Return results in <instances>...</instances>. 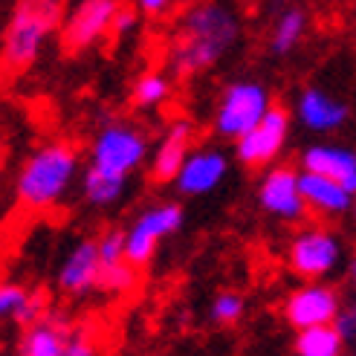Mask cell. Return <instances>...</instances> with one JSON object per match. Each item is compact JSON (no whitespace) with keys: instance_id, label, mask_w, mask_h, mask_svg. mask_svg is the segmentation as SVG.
Returning a JSON list of instances; mask_svg holds the SVG:
<instances>
[{"instance_id":"6da1fadb","label":"cell","mask_w":356,"mask_h":356,"mask_svg":"<svg viewBox=\"0 0 356 356\" xmlns=\"http://www.w3.org/2000/svg\"><path fill=\"white\" fill-rule=\"evenodd\" d=\"M243 24L232 3L197 0L177 17L174 35L165 47V70L174 79H197L229 58L241 44Z\"/></svg>"},{"instance_id":"7a4b0ae2","label":"cell","mask_w":356,"mask_h":356,"mask_svg":"<svg viewBox=\"0 0 356 356\" xmlns=\"http://www.w3.org/2000/svg\"><path fill=\"white\" fill-rule=\"evenodd\" d=\"M81 171V154L73 142L52 139L35 148L15 180V197L26 211H49L67 200Z\"/></svg>"},{"instance_id":"3957f363","label":"cell","mask_w":356,"mask_h":356,"mask_svg":"<svg viewBox=\"0 0 356 356\" xmlns=\"http://www.w3.org/2000/svg\"><path fill=\"white\" fill-rule=\"evenodd\" d=\"M64 0H15L6 17L0 58L9 70H29L47 49V41L64 24Z\"/></svg>"},{"instance_id":"277c9868","label":"cell","mask_w":356,"mask_h":356,"mask_svg":"<svg viewBox=\"0 0 356 356\" xmlns=\"http://www.w3.org/2000/svg\"><path fill=\"white\" fill-rule=\"evenodd\" d=\"M148 156H151L148 134L136 128L134 122L111 119L96 131L90 151H87V165L131 180V174H136L145 165Z\"/></svg>"},{"instance_id":"5b68a950","label":"cell","mask_w":356,"mask_h":356,"mask_svg":"<svg viewBox=\"0 0 356 356\" xmlns=\"http://www.w3.org/2000/svg\"><path fill=\"white\" fill-rule=\"evenodd\" d=\"M270 108H273L270 87L252 79H238L229 87H223V93L215 104V113H211V128H215L220 139H241L266 116Z\"/></svg>"},{"instance_id":"8992f818","label":"cell","mask_w":356,"mask_h":356,"mask_svg":"<svg viewBox=\"0 0 356 356\" xmlns=\"http://www.w3.org/2000/svg\"><path fill=\"white\" fill-rule=\"evenodd\" d=\"M183 223H186V211L180 203L163 200V203L145 206L131 220V226L124 229V258H128L136 270L148 266L156 255L159 243L180 232Z\"/></svg>"},{"instance_id":"52a82bcc","label":"cell","mask_w":356,"mask_h":356,"mask_svg":"<svg viewBox=\"0 0 356 356\" xmlns=\"http://www.w3.org/2000/svg\"><path fill=\"white\" fill-rule=\"evenodd\" d=\"M290 270L305 281H322L342 264V241L327 226H305L287 246Z\"/></svg>"},{"instance_id":"ba28073f","label":"cell","mask_w":356,"mask_h":356,"mask_svg":"<svg viewBox=\"0 0 356 356\" xmlns=\"http://www.w3.org/2000/svg\"><path fill=\"white\" fill-rule=\"evenodd\" d=\"M290 124L293 116L273 104L266 116L255 124L252 131H246L241 139H235V156L243 168H270L275 165V159L284 154L290 142Z\"/></svg>"},{"instance_id":"9c48e42d","label":"cell","mask_w":356,"mask_h":356,"mask_svg":"<svg viewBox=\"0 0 356 356\" xmlns=\"http://www.w3.org/2000/svg\"><path fill=\"white\" fill-rule=\"evenodd\" d=\"M122 0H76L61 24V44L67 52H87L99 47L113 29V17Z\"/></svg>"},{"instance_id":"30bf717a","label":"cell","mask_w":356,"mask_h":356,"mask_svg":"<svg viewBox=\"0 0 356 356\" xmlns=\"http://www.w3.org/2000/svg\"><path fill=\"white\" fill-rule=\"evenodd\" d=\"M258 206L270 218L298 223L307 215V200L301 194V171L293 165H270L258 180Z\"/></svg>"},{"instance_id":"8fae6325","label":"cell","mask_w":356,"mask_h":356,"mask_svg":"<svg viewBox=\"0 0 356 356\" xmlns=\"http://www.w3.org/2000/svg\"><path fill=\"white\" fill-rule=\"evenodd\" d=\"M339 313H342L339 290L325 281H305L284 301V318H287V325H293L296 330L333 325Z\"/></svg>"},{"instance_id":"7c38bea8","label":"cell","mask_w":356,"mask_h":356,"mask_svg":"<svg viewBox=\"0 0 356 356\" xmlns=\"http://www.w3.org/2000/svg\"><path fill=\"white\" fill-rule=\"evenodd\" d=\"M229 177V156L220 148H194L183 163L180 174L174 177V188L183 197H203L220 188Z\"/></svg>"},{"instance_id":"4fadbf2b","label":"cell","mask_w":356,"mask_h":356,"mask_svg":"<svg viewBox=\"0 0 356 356\" xmlns=\"http://www.w3.org/2000/svg\"><path fill=\"white\" fill-rule=\"evenodd\" d=\"M191 151H194V124L188 119H174L148 156V177L154 183H174V177L180 174Z\"/></svg>"},{"instance_id":"5bb4252c","label":"cell","mask_w":356,"mask_h":356,"mask_svg":"<svg viewBox=\"0 0 356 356\" xmlns=\"http://www.w3.org/2000/svg\"><path fill=\"white\" fill-rule=\"evenodd\" d=\"M296 119L310 134H333L348 124L350 108L339 96L322 90V87H305L296 96Z\"/></svg>"},{"instance_id":"9a60e30c","label":"cell","mask_w":356,"mask_h":356,"mask_svg":"<svg viewBox=\"0 0 356 356\" xmlns=\"http://www.w3.org/2000/svg\"><path fill=\"white\" fill-rule=\"evenodd\" d=\"M99 273H102V258H99V243L93 238L79 241L67 252V258L58 266L56 284L64 296H87L99 290Z\"/></svg>"},{"instance_id":"2e32d148","label":"cell","mask_w":356,"mask_h":356,"mask_svg":"<svg viewBox=\"0 0 356 356\" xmlns=\"http://www.w3.org/2000/svg\"><path fill=\"white\" fill-rule=\"evenodd\" d=\"M298 165H301V171L330 177V180L342 183L350 194H356V151H350V148L316 142V145H307L301 151Z\"/></svg>"},{"instance_id":"e0dca14e","label":"cell","mask_w":356,"mask_h":356,"mask_svg":"<svg viewBox=\"0 0 356 356\" xmlns=\"http://www.w3.org/2000/svg\"><path fill=\"white\" fill-rule=\"evenodd\" d=\"M301 194L307 200V209L318 218H342L353 206V194L342 183L313 171H301Z\"/></svg>"},{"instance_id":"ac0fdd59","label":"cell","mask_w":356,"mask_h":356,"mask_svg":"<svg viewBox=\"0 0 356 356\" xmlns=\"http://www.w3.org/2000/svg\"><path fill=\"white\" fill-rule=\"evenodd\" d=\"M70 330H73V325L61 313H47L41 322L24 327L17 356H64Z\"/></svg>"},{"instance_id":"d6986e66","label":"cell","mask_w":356,"mask_h":356,"mask_svg":"<svg viewBox=\"0 0 356 356\" xmlns=\"http://www.w3.org/2000/svg\"><path fill=\"white\" fill-rule=\"evenodd\" d=\"M124 191H128V177H116L93 165H87L81 171V197L96 209L116 206L124 197Z\"/></svg>"},{"instance_id":"ffe728a7","label":"cell","mask_w":356,"mask_h":356,"mask_svg":"<svg viewBox=\"0 0 356 356\" xmlns=\"http://www.w3.org/2000/svg\"><path fill=\"white\" fill-rule=\"evenodd\" d=\"M305 35H307V12L298 6H287L275 17V24L270 29V52L278 58L290 56L305 41Z\"/></svg>"},{"instance_id":"44dd1931","label":"cell","mask_w":356,"mask_h":356,"mask_svg":"<svg viewBox=\"0 0 356 356\" xmlns=\"http://www.w3.org/2000/svg\"><path fill=\"white\" fill-rule=\"evenodd\" d=\"M171 96H174V81H171V76L159 73V70H148V73H142L131 87V102H134V108H139V111L163 108V104L171 102Z\"/></svg>"},{"instance_id":"7402d4cb","label":"cell","mask_w":356,"mask_h":356,"mask_svg":"<svg viewBox=\"0 0 356 356\" xmlns=\"http://www.w3.org/2000/svg\"><path fill=\"white\" fill-rule=\"evenodd\" d=\"M345 336L336 330V325L307 327L296 333V356H342Z\"/></svg>"},{"instance_id":"603a6c76","label":"cell","mask_w":356,"mask_h":356,"mask_svg":"<svg viewBox=\"0 0 356 356\" xmlns=\"http://www.w3.org/2000/svg\"><path fill=\"white\" fill-rule=\"evenodd\" d=\"M139 281V270L124 258L116 264H102V273H99V290L111 293V296H124L136 287Z\"/></svg>"},{"instance_id":"cb8c5ba5","label":"cell","mask_w":356,"mask_h":356,"mask_svg":"<svg viewBox=\"0 0 356 356\" xmlns=\"http://www.w3.org/2000/svg\"><path fill=\"white\" fill-rule=\"evenodd\" d=\"M243 310H246L243 296H241V293H229V290H226V293L215 296L209 316H211V322H215V325L229 327V325H238V322H241V318H243Z\"/></svg>"},{"instance_id":"d4e9b609","label":"cell","mask_w":356,"mask_h":356,"mask_svg":"<svg viewBox=\"0 0 356 356\" xmlns=\"http://www.w3.org/2000/svg\"><path fill=\"white\" fill-rule=\"evenodd\" d=\"M26 298H29L26 287H21L15 281H0V318H12L15 322V316L21 313Z\"/></svg>"},{"instance_id":"484cf974","label":"cell","mask_w":356,"mask_h":356,"mask_svg":"<svg viewBox=\"0 0 356 356\" xmlns=\"http://www.w3.org/2000/svg\"><path fill=\"white\" fill-rule=\"evenodd\" d=\"M96 243H99V258H102V264L124 261V229H108L104 235L96 238Z\"/></svg>"},{"instance_id":"4316f807","label":"cell","mask_w":356,"mask_h":356,"mask_svg":"<svg viewBox=\"0 0 356 356\" xmlns=\"http://www.w3.org/2000/svg\"><path fill=\"white\" fill-rule=\"evenodd\" d=\"M139 21H142V12H139L134 3H119L111 35H113V38H119V41L131 38V35L139 29Z\"/></svg>"},{"instance_id":"83f0119b","label":"cell","mask_w":356,"mask_h":356,"mask_svg":"<svg viewBox=\"0 0 356 356\" xmlns=\"http://www.w3.org/2000/svg\"><path fill=\"white\" fill-rule=\"evenodd\" d=\"M64 356H99V345L84 327H73L67 336Z\"/></svg>"},{"instance_id":"f1b7e54d","label":"cell","mask_w":356,"mask_h":356,"mask_svg":"<svg viewBox=\"0 0 356 356\" xmlns=\"http://www.w3.org/2000/svg\"><path fill=\"white\" fill-rule=\"evenodd\" d=\"M336 330H339L342 336H345V342H350V339H356V298L350 301L348 307H342V313L336 316Z\"/></svg>"},{"instance_id":"f546056e","label":"cell","mask_w":356,"mask_h":356,"mask_svg":"<svg viewBox=\"0 0 356 356\" xmlns=\"http://www.w3.org/2000/svg\"><path fill=\"white\" fill-rule=\"evenodd\" d=\"M134 6L145 17H165L174 6V0H134Z\"/></svg>"},{"instance_id":"4dcf8cb0","label":"cell","mask_w":356,"mask_h":356,"mask_svg":"<svg viewBox=\"0 0 356 356\" xmlns=\"http://www.w3.org/2000/svg\"><path fill=\"white\" fill-rule=\"evenodd\" d=\"M350 278H353V284H356V255H353V264H350Z\"/></svg>"},{"instance_id":"1f68e13d","label":"cell","mask_w":356,"mask_h":356,"mask_svg":"<svg viewBox=\"0 0 356 356\" xmlns=\"http://www.w3.org/2000/svg\"><path fill=\"white\" fill-rule=\"evenodd\" d=\"M350 211H353V218H356V194H353V206H350Z\"/></svg>"},{"instance_id":"d6a6232c","label":"cell","mask_w":356,"mask_h":356,"mask_svg":"<svg viewBox=\"0 0 356 356\" xmlns=\"http://www.w3.org/2000/svg\"><path fill=\"white\" fill-rule=\"evenodd\" d=\"M284 3H293V0H284Z\"/></svg>"}]
</instances>
